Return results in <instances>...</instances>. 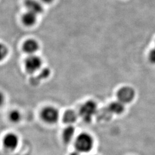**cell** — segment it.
<instances>
[{
  "label": "cell",
  "instance_id": "6da1fadb",
  "mask_svg": "<svg viewBox=\"0 0 155 155\" xmlns=\"http://www.w3.org/2000/svg\"><path fill=\"white\" fill-rule=\"evenodd\" d=\"M94 145V140L93 136L87 132L79 134L74 141L75 150L81 153L89 152L93 149Z\"/></svg>",
  "mask_w": 155,
  "mask_h": 155
},
{
  "label": "cell",
  "instance_id": "7a4b0ae2",
  "mask_svg": "<svg viewBox=\"0 0 155 155\" xmlns=\"http://www.w3.org/2000/svg\"><path fill=\"white\" fill-rule=\"evenodd\" d=\"M97 105L94 101L89 100L83 104L79 110L78 115L85 122H90L97 113Z\"/></svg>",
  "mask_w": 155,
  "mask_h": 155
},
{
  "label": "cell",
  "instance_id": "3957f363",
  "mask_svg": "<svg viewBox=\"0 0 155 155\" xmlns=\"http://www.w3.org/2000/svg\"><path fill=\"white\" fill-rule=\"evenodd\" d=\"M40 117L46 124H55L59 119V111L52 106H47L41 111Z\"/></svg>",
  "mask_w": 155,
  "mask_h": 155
},
{
  "label": "cell",
  "instance_id": "277c9868",
  "mask_svg": "<svg viewBox=\"0 0 155 155\" xmlns=\"http://www.w3.org/2000/svg\"><path fill=\"white\" fill-rule=\"evenodd\" d=\"M43 61L39 56L36 54L28 55L24 61V67L27 72L33 74L37 72L42 66Z\"/></svg>",
  "mask_w": 155,
  "mask_h": 155
},
{
  "label": "cell",
  "instance_id": "5b68a950",
  "mask_svg": "<svg viewBox=\"0 0 155 155\" xmlns=\"http://www.w3.org/2000/svg\"><path fill=\"white\" fill-rule=\"evenodd\" d=\"M19 144V137L13 132L6 133L2 139V145L4 148L9 151L16 150Z\"/></svg>",
  "mask_w": 155,
  "mask_h": 155
},
{
  "label": "cell",
  "instance_id": "8992f818",
  "mask_svg": "<svg viewBox=\"0 0 155 155\" xmlns=\"http://www.w3.org/2000/svg\"><path fill=\"white\" fill-rule=\"evenodd\" d=\"M118 101L122 104H128L133 101L135 97V91L134 89L129 86L123 87L117 92Z\"/></svg>",
  "mask_w": 155,
  "mask_h": 155
},
{
  "label": "cell",
  "instance_id": "52a82bcc",
  "mask_svg": "<svg viewBox=\"0 0 155 155\" xmlns=\"http://www.w3.org/2000/svg\"><path fill=\"white\" fill-rule=\"evenodd\" d=\"M40 45L38 41L33 39L26 40L22 45V50L28 55H34L38 51Z\"/></svg>",
  "mask_w": 155,
  "mask_h": 155
},
{
  "label": "cell",
  "instance_id": "ba28073f",
  "mask_svg": "<svg viewBox=\"0 0 155 155\" xmlns=\"http://www.w3.org/2000/svg\"><path fill=\"white\" fill-rule=\"evenodd\" d=\"M24 5L27 11L31 12L37 15L43 12L42 2L38 0H25Z\"/></svg>",
  "mask_w": 155,
  "mask_h": 155
},
{
  "label": "cell",
  "instance_id": "9c48e42d",
  "mask_svg": "<svg viewBox=\"0 0 155 155\" xmlns=\"http://www.w3.org/2000/svg\"><path fill=\"white\" fill-rule=\"evenodd\" d=\"M75 128L72 125H67L65 127L61 133V138L65 144H69L72 141L75 137Z\"/></svg>",
  "mask_w": 155,
  "mask_h": 155
},
{
  "label": "cell",
  "instance_id": "30bf717a",
  "mask_svg": "<svg viewBox=\"0 0 155 155\" xmlns=\"http://www.w3.org/2000/svg\"><path fill=\"white\" fill-rule=\"evenodd\" d=\"M78 114L72 109L67 110L63 115V121L67 125H72L77 121Z\"/></svg>",
  "mask_w": 155,
  "mask_h": 155
},
{
  "label": "cell",
  "instance_id": "8fae6325",
  "mask_svg": "<svg viewBox=\"0 0 155 155\" xmlns=\"http://www.w3.org/2000/svg\"><path fill=\"white\" fill-rule=\"evenodd\" d=\"M38 16L36 14L31 12L27 11L22 15V22L25 26H33L37 22Z\"/></svg>",
  "mask_w": 155,
  "mask_h": 155
},
{
  "label": "cell",
  "instance_id": "7c38bea8",
  "mask_svg": "<svg viewBox=\"0 0 155 155\" xmlns=\"http://www.w3.org/2000/svg\"><path fill=\"white\" fill-rule=\"evenodd\" d=\"M111 114H120L122 113L125 109L124 104L119 101L111 102L107 107Z\"/></svg>",
  "mask_w": 155,
  "mask_h": 155
},
{
  "label": "cell",
  "instance_id": "4fadbf2b",
  "mask_svg": "<svg viewBox=\"0 0 155 155\" xmlns=\"http://www.w3.org/2000/svg\"><path fill=\"white\" fill-rule=\"evenodd\" d=\"M8 118L11 122L14 124H17L21 120L22 115L20 111L14 109L9 112Z\"/></svg>",
  "mask_w": 155,
  "mask_h": 155
},
{
  "label": "cell",
  "instance_id": "5bb4252c",
  "mask_svg": "<svg viewBox=\"0 0 155 155\" xmlns=\"http://www.w3.org/2000/svg\"><path fill=\"white\" fill-rule=\"evenodd\" d=\"M8 54V49L5 45L0 43V61H4Z\"/></svg>",
  "mask_w": 155,
  "mask_h": 155
},
{
  "label": "cell",
  "instance_id": "9a60e30c",
  "mask_svg": "<svg viewBox=\"0 0 155 155\" xmlns=\"http://www.w3.org/2000/svg\"><path fill=\"white\" fill-rule=\"evenodd\" d=\"M149 59L152 63H155V48H153L150 51Z\"/></svg>",
  "mask_w": 155,
  "mask_h": 155
},
{
  "label": "cell",
  "instance_id": "2e32d148",
  "mask_svg": "<svg viewBox=\"0 0 155 155\" xmlns=\"http://www.w3.org/2000/svg\"><path fill=\"white\" fill-rule=\"evenodd\" d=\"M5 100V95L1 91H0V107L4 105Z\"/></svg>",
  "mask_w": 155,
  "mask_h": 155
},
{
  "label": "cell",
  "instance_id": "e0dca14e",
  "mask_svg": "<svg viewBox=\"0 0 155 155\" xmlns=\"http://www.w3.org/2000/svg\"><path fill=\"white\" fill-rule=\"evenodd\" d=\"M41 2H43L46 4H50L52 3L54 0H40Z\"/></svg>",
  "mask_w": 155,
  "mask_h": 155
},
{
  "label": "cell",
  "instance_id": "ac0fdd59",
  "mask_svg": "<svg viewBox=\"0 0 155 155\" xmlns=\"http://www.w3.org/2000/svg\"><path fill=\"white\" fill-rule=\"evenodd\" d=\"M70 155H82V153H81V152H78L77 150H75V151L71 152Z\"/></svg>",
  "mask_w": 155,
  "mask_h": 155
},
{
  "label": "cell",
  "instance_id": "d6986e66",
  "mask_svg": "<svg viewBox=\"0 0 155 155\" xmlns=\"http://www.w3.org/2000/svg\"></svg>",
  "mask_w": 155,
  "mask_h": 155
}]
</instances>
